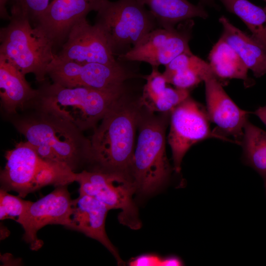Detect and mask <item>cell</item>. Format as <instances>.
Wrapping results in <instances>:
<instances>
[{"label":"cell","mask_w":266,"mask_h":266,"mask_svg":"<svg viewBox=\"0 0 266 266\" xmlns=\"http://www.w3.org/2000/svg\"><path fill=\"white\" fill-rule=\"evenodd\" d=\"M203 81L205 83L207 115L210 121L216 124L219 129L213 131L227 138V136H232L236 144L240 145L249 112L237 106L213 72L207 74Z\"/></svg>","instance_id":"cell-13"},{"label":"cell","mask_w":266,"mask_h":266,"mask_svg":"<svg viewBox=\"0 0 266 266\" xmlns=\"http://www.w3.org/2000/svg\"><path fill=\"white\" fill-rule=\"evenodd\" d=\"M31 201L12 195L3 189H0V220H16L26 211Z\"/></svg>","instance_id":"cell-24"},{"label":"cell","mask_w":266,"mask_h":266,"mask_svg":"<svg viewBox=\"0 0 266 266\" xmlns=\"http://www.w3.org/2000/svg\"><path fill=\"white\" fill-rule=\"evenodd\" d=\"M25 76L10 62L0 55V102L9 116L32 106L38 96V90L33 89Z\"/></svg>","instance_id":"cell-16"},{"label":"cell","mask_w":266,"mask_h":266,"mask_svg":"<svg viewBox=\"0 0 266 266\" xmlns=\"http://www.w3.org/2000/svg\"><path fill=\"white\" fill-rule=\"evenodd\" d=\"M201 4H205L212 7H216L215 0H200Z\"/></svg>","instance_id":"cell-32"},{"label":"cell","mask_w":266,"mask_h":266,"mask_svg":"<svg viewBox=\"0 0 266 266\" xmlns=\"http://www.w3.org/2000/svg\"><path fill=\"white\" fill-rule=\"evenodd\" d=\"M209 121L207 112L190 96L170 111L168 142L176 172H180L182 159L187 151L199 141L212 137L235 143L211 131Z\"/></svg>","instance_id":"cell-10"},{"label":"cell","mask_w":266,"mask_h":266,"mask_svg":"<svg viewBox=\"0 0 266 266\" xmlns=\"http://www.w3.org/2000/svg\"><path fill=\"white\" fill-rule=\"evenodd\" d=\"M264 0L265 2H266V0Z\"/></svg>","instance_id":"cell-33"},{"label":"cell","mask_w":266,"mask_h":266,"mask_svg":"<svg viewBox=\"0 0 266 266\" xmlns=\"http://www.w3.org/2000/svg\"><path fill=\"white\" fill-rule=\"evenodd\" d=\"M184 264L177 256H170L162 259L161 266H181Z\"/></svg>","instance_id":"cell-28"},{"label":"cell","mask_w":266,"mask_h":266,"mask_svg":"<svg viewBox=\"0 0 266 266\" xmlns=\"http://www.w3.org/2000/svg\"><path fill=\"white\" fill-rule=\"evenodd\" d=\"M164 77L167 83L183 89L189 90L203 81L200 73L191 68L180 70Z\"/></svg>","instance_id":"cell-26"},{"label":"cell","mask_w":266,"mask_h":266,"mask_svg":"<svg viewBox=\"0 0 266 266\" xmlns=\"http://www.w3.org/2000/svg\"><path fill=\"white\" fill-rule=\"evenodd\" d=\"M230 12L238 16L252 33V36L266 48V6L248 0H219Z\"/></svg>","instance_id":"cell-22"},{"label":"cell","mask_w":266,"mask_h":266,"mask_svg":"<svg viewBox=\"0 0 266 266\" xmlns=\"http://www.w3.org/2000/svg\"><path fill=\"white\" fill-rule=\"evenodd\" d=\"M122 62L118 60L113 65L82 64L63 60L56 56L48 67L47 75L53 83L65 87L111 90L124 85L126 80L136 76Z\"/></svg>","instance_id":"cell-9"},{"label":"cell","mask_w":266,"mask_h":266,"mask_svg":"<svg viewBox=\"0 0 266 266\" xmlns=\"http://www.w3.org/2000/svg\"><path fill=\"white\" fill-rule=\"evenodd\" d=\"M209 65L217 78L239 79L248 87L252 81L248 77L249 70L236 51L220 37L210 51Z\"/></svg>","instance_id":"cell-20"},{"label":"cell","mask_w":266,"mask_h":266,"mask_svg":"<svg viewBox=\"0 0 266 266\" xmlns=\"http://www.w3.org/2000/svg\"><path fill=\"white\" fill-rule=\"evenodd\" d=\"M253 113L258 116L266 126V104L259 107Z\"/></svg>","instance_id":"cell-30"},{"label":"cell","mask_w":266,"mask_h":266,"mask_svg":"<svg viewBox=\"0 0 266 266\" xmlns=\"http://www.w3.org/2000/svg\"><path fill=\"white\" fill-rule=\"evenodd\" d=\"M0 224V240H1L9 236L10 232L3 224Z\"/></svg>","instance_id":"cell-31"},{"label":"cell","mask_w":266,"mask_h":266,"mask_svg":"<svg viewBox=\"0 0 266 266\" xmlns=\"http://www.w3.org/2000/svg\"><path fill=\"white\" fill-rule=\"evenodd\" d=\"M9 0H0V16L2 19L9 20L11 16L7 12L6 5Z\"/></svg>","instance_id":"cell-29"},{"label":"cell","mask_w":266,"mask_h":266,"mask_svg":"<svg viewBox=\"0 0 266 266\" xmlns=\"http://www.w3.org/2000/svg\"><path fill=\"white\" fill-rule=\"evenodd\" d=\"M141 109L139 100H131L126 93L112 104L90 139L87 170L122 173L131 177L135 130Z\"/></svg>","instance_id":"cell-2"},{"label":"cell","mask_w":266,"mask_h":266,"mask_svg":"<svg viewBox=\"0 0 266 266\" xmlns=\"http://www.w3.org/2000/svg\"><path fill=\"white\" fill-rule=\"evenodd\" d=\"M243 132L240 145L243 148L244 162L262 177L266 195V132L247 120Z\"/></svg>","instance_id":"cell-21"},{"label":"cell","mask_w":266,"mask_h":266,"mask_svg":"<svg viewBox=\"0 0 266 266\" xmlns=\"http://www.w3.org/2000/svg\"><path fill=\"white\" fill-rule=\"evenodd\" d=\"M10 16L9 24L0 30V55L24 75L31 73L37 81H44L56 56L53 42L38 28H33L27 17Z\"/></svg>","instance_id":"cell-6"},{"label":"cell","mask_w":266,"mask_h":266,"mask_svg":"<svg viewBox=\"0 0 266 266\" xmlns=\"http://www.w3.org/2000/svg\"><path fill=\"white\" fill-rule=\"evenodd\" d=\"M67 186L55 187L47 195L31 201L25 212L15 220L23 228V239L32 250L37 251L42 247L43 242L38 237L37 233L44 227L60 225L72 230L73 200Z\"/></svg>","instance_id":"cell-11"},{"label":"cell","mask_w":266,"mask_h":266,"mask_svg":"<svg viewBox=\"0 0 266 266\" xmlns=\"http://www.w3.org/2000/svg\"><path fill=\"white\" fill-rule=\"evenodd\" d=\"M137 0L149 7L160 28L173 29L181 22L196 17H208V13L200 3L195 5L187 0Z\"/></svg>","instance_id":"cell-18"},{"label":"cell","mask_w":266,"mask_h":266,"mask_svg":"<svg viewBox=\"0 0 266 266\" xmlns=\"http://www.w3.org/2000/svg\"><path fill=\"white\" fill-rule=\"evenodd\" d=\"M6 163L0 173V189L14 191L24 198L50 185L75 182L76 173L67 166L46 161L27 141L5 152Z\"/></svg>","instance_id":"cell-4"},{"label":"cell","mask_w":266,"mask_h":266,"mask_svg":"<svg viewBox=\"0 0 266 266\" xmlns=\"http://www.w3.org/2000/svg\"><path fill=\"white\" fill-rule=\"evenodd\" d=\"M109 210L101 201L79 194L78 197L73 200L71 230L80 232L98 241L113 255L118 264L122 265L123 261L105 231V220Z\"/></svg>","instance_id":"cell-15"},{"label":"cell","mask_w":266,"mask_h":266,"mask_svg":"<svg viewBox=\"0 0 266 266\" xmlns=\"http://www.w3.org/2000/svg\"><path fill=\"white\" fill-rule=\"evenodd\" d=\"M97 12L95 25L118 57L130 51L159 25L137 0H102Z\"/></svg>","instance_id":"cell-7"},{"label":"cell","mask_w":266,"mask_h":266,"mask_svg":"<svg viewBox=\"0 0 266 266\" xmlns=\"http://www.w3.org/2000/svg\"><path fill=\"white\" fill-rule=\"evenodd\" d=\"M11 14L27 17L36 21L46 9L50 0H12Z\"/></svg>","instance_id":"cell-25"},{"label":"cell","mask_w":266,"mask_h":266,"mask_svg":"<svg viewBox=\"0 0 266 266\" xmlns=\"http://www.w3.org/2000/svg\"><path fill=\"white\" fill-rule=\"evenodd\" d=\"M10 121L42 159L64 165L77 173L87 169L90 140L66 120L35 105Z\"/></svg>","instance_id":"cell-1"},{"label":"cell","mask_w":266,"mask_h":266,"mask_svg":"<svg viewBox=\"0 0 266 266\" xmlns=\"http://www.w3.org/2000/svg\"><path fill=\"white\" fill-rule=\"evenodd\" d=\"M75 182L79 185V194L95 198L110 209H121L118 217L120 223L133 230L141 227L133 200L136 188L129 176L84 169L76 173Z\"/></svg>","instance_id":"cell-8"},{"label":"cell","mask_w":266,"mask_h":266,"mask_svg":"<svg viewBox=\"0 0 266 266\" xmlns=\"http://www.w3.org/2000/svg\"><path fill=\"white\" fill-rule=\"evenodd\" d=\"M162 258L154 254H143L133 259L131 266H161Z\"/></svg>","instance_id":"cell-27"},{"label":"cell","mask_w":266,"mask_h":266,"mask_svg":"<svg viewBox=\"0 0 266 266\" xmlns=\"http://www.w3.org/2000/svg\"><path fill=\"white\" fill-rule=\"evenodd\" d=\"M223 27L221 36L239 55L256 77L266 74V48L233 25L224 16L219 18Z\"/></svg>","instance_id":"cell-17"},{"label":"cell","mask_w":266,"mask_h":266,"mask_svg":"<svg viewBox=\"0 0 266 266\" xmlns=\"http://www.w3.org/2000/svg\"><path fill=\"white\" fill-rule=\"evenodd\" d=\"M193 26L192 19L186 21L176 28L165 44L150 51L133 56L126 62H143L157 67L166 66L181 54L191 51L189 43Z\"/></svg>","instance_id":"cell-19"},{"label":"cell","mask_w":266,"mask_h":266,"mask_svg":"<svg viewBox=\"0 0 266 266\" xmlns=\"http://www.w3.org/2000/svg\"><path fill=\"white\" fill-rule=\"evenodd\" d=\"M102 0H52L36 21L54 45L66 39L73 26L92 11L99 8Z\"/></svg>","instance_id":"cell-14"},{"label":"cell","mask_w":266,"mask_h":266,"mask_svg":"<svg viewBox=\"0 0 266 266\" xmlns=\"http://www.w3.org/2000/svg\"><path fill=\"white\" fill-rule=\"evenodd\" d=\"M147 111L140 115L137 142L132 160L130 176L136 191L152 194L168 180L171 171L166 151L167 117H156Z\"/></svg>","instance_id":"cell-5"},{"label":"cell","mask_w":266,"mask_h":266,"mask_svg":"<svg viewBox=\"0 0 266 266\" xmlns=\"http://www.w3.org/2000/svg\"><path fill=\"white\" fill-rule=\"evenodd\" d=\"M38 90L33 105L66 120L82 132L95 128L112 104L126 93L125 84L100 90L67 88L53 83H45Z\"/></svg>","instance_id":"cell-3"},{"label":"cell","mask_w":266,"mask_h":266,"mask_svg":"<svg viewBox=\"0 0 266 266\" xmlns=\"http://www.w3.org/2000/svg\"><path fill=\"white\" fill-rule=\"evenodd\" d=\"M56 56L63 60L82 64L113 65L118 62L102 32L96 25H90L86 17L73 26Z\"/></svg>","instance_id":"cell-12"},{"label":"cell","mask_w":266,"mask_h":266,"mask_svg":"<svg viewBox=\"0 0 266 266\" xmlns=\"http://www.w3.org/2000/svg\"><path fill=\"white\" fill-rule=\"evenodd\" d=\"M190 96L189 90L166 87L161 94L142 106L151 112H170Z\"/></svg>","instance_id":"cell-23"}]
</instances>
